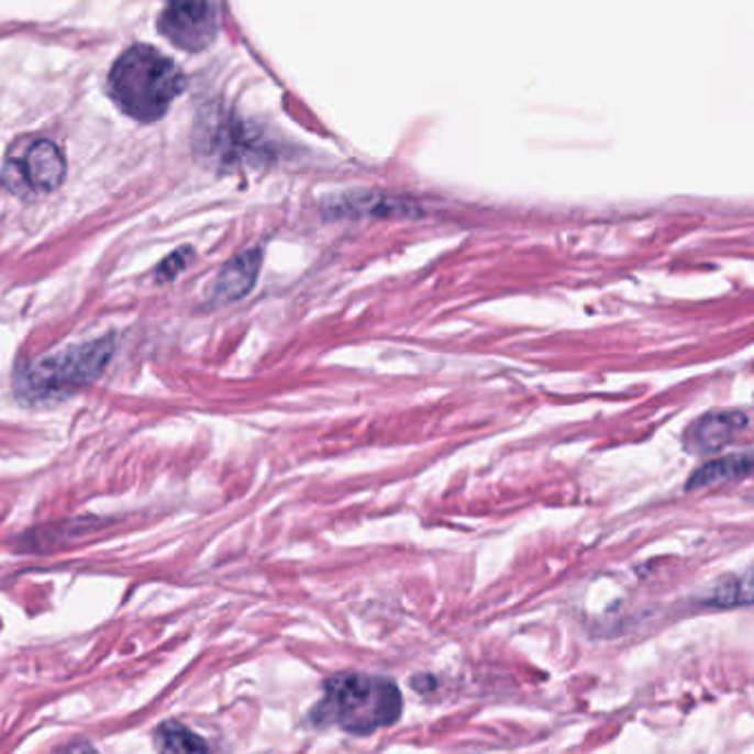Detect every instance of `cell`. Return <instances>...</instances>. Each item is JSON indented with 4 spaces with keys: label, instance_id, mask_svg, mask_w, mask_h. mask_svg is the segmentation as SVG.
<instances>
[{
    "label": "cell",
    "instance_id": "1",
    "mask_svg": "<svg viewBox=\"0 0 754 754\" xmlns=\"http://www.w3.org/2000/svg\"><path fill=\"white\" fill-rule=\"evenodd\" d=\"M184 89L177 65L153 47L137 45L124 52L111 69L109 93L137 122H157Z\"/></svg>",
    "mask_w": 754,
    "mask_h": 754
},
{
    "label": "cell",
    "instance_id": "2",
    "mask_svg": "<svg viewBox=\"0 0 754 754\" xmlns=\"http://www.w3.org/2000/svg\"><path fill=\"white\" fill-rule=\"evenodd\" d=\"M402 714V692L385 677L344 673L326 681L322 701L313 710V721L335 723L351 734H368L391 725Z\"/></svg>",
    "mask_w": 754,
    "mask_h": 754
},
{
    "label": "cell",
    "instance_id": "3",
    "mask_svg": "<svg viewBox=\"0 0 754 754\" xmlns=\"http://www.w3.org/2000/svg\"><path fill=\"white\" fill-rule=\"evenodd\" d=\"M115 351L113 337L76 344L19 368L16 393L30 402H52L91 387Z\"/></svg>",
    "mask_w": 754,
    "mask_h": 754
},
{
    "label": "cell",
    "instance_id": "4",
    "mask_svg": "<svg viewBox=\"0 0 754 754\" xmlns=\"http://www.w3.org/2000/svg\"><path fill=\"white\" fill-rule=\"evenodd\" d=\"M67 173L60 148L49 140H21L12 146L5 162V186L19 195H49Z\"/></svg>",
    "mask_w": 754,
    "mask_h": 754
},
{
    "label": "cell",
    "instance_id": "5",
    "mask_svg": "<svg viewBox=\"0 0 754 754\" xmlns=\"http://www.w3.org/2000/svg\"><path fill=\"white\" fill-rule=\"evenodd\" d=\"M162 34L179 49L203 52L219 32V14L212 0H168L162 19Z\"/></svg>",
    "mask_w": 754,
    "mask_h": 754
},
{
    "label": "cell",
    "instance_id": "6",
    "mask_svg": "<svg viewBox=\"0 0 754 754\" xmlns=\"http://www.w3.org/2000/svg\"><path fill=\"white\" fill-rule=\"evenodd\" d=\"M745 422V415L739 411L703 415L688 426L684 444L690 453H717L741 433Z\"/></svg>",
    "mask_w": 754,
    "mask_h": 754
},
{
    "label": "cell",
    "instance_id": "7",
    "mask_svg": "<svg viewBox=\"0 0 754 754\" xmlns=\"http://www.w3.org/2000/svg\"><path fill=\"white\" fill-rule=\"evenodd\" d=\"M260 263H263L260 250H247V252L234 256L219 271V276L212 285L210 300L214 304H228V302H234V300H241L243 296H247L258 280Z\"/></svg>",
    "mask_w": 754,
    "mask_h": 754
},
{
    "label": "cell",
    "instance_id": "8",
    "mask_svg": "<svg viewBox=\"0 0 754 754\" xmlns=\"http://www.w3.org/2000/svg\"><path fill=\"white\" fill-rule=\"evenodd\" d=\"M754 473V451L747 453H739V455H728L723 459L710 462L706 466H701L688 481V488H703V486H714V484H723V481H732L739 477H745Z\"/></svg>",
    "mask_w": 754,
    "mask_h": 754
},
{
    "label": "cell",
    "instance_id": "9",
    "mask_svg": "<svg viewBox=\"0 0 754 754\" xmlns=\"http://www.w3.org/2000/svg\"><path fill=\"white\" fill-rule=\"evenodd\" d=\"M155 741L159 754H212L208 741L179 721L162 723Z\"/></svg>",
    "mask_w": 754,
    "mask_h": 754
},
{
    "label": "cell",
    "instance_id": "10",
    "mask_svg": "<svg viewBox=\"0 0 754 754\" xmlns=\"http://www.w3.org/2000/svg\"><path fill=\"white\" fill-rule=\"evenodd\" d=\"M703 605L717 607V609L754 605V569L741 576H730V578L719 580L710 589V594L703 598Z\"/></svg>",
    "mask_w": 754,
    "mask_h": 754
},
{
    "label": "cell",
    "instance_id": "11",
    "mask_svg": "<svg viewBox=\"0 0 754 754\" xmlns=\"http://www.w3.org/2000/svg\"><path fill=\"white\" fill-rule=\"evenodd\" d=\"M195 258V252L190 247H181L177 252H173L159 267H157V280H173L179 271H184L190 260Z\"/></svg>",
    "mask_w": 754,
    "mask_h": 754
},
{
    "label": "cell",
    "instance_id": "12",
    "mask_svg": "<svg viewBox=\"0 0 754 754\" xmlns=\"http://www.w3.org/2000/svg\"><path fill=\"white\" fill-rule=\"evenodd\" d=\"M58 754H98V752L89 743H76V745H71Z\"/></svg>",
    "mask_w": 754,
    "mask_h": 754
}]
</instances>
